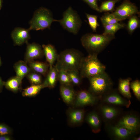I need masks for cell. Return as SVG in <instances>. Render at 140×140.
Instances as JSON below:
<instances>
[{"mask_svg":"<svg viewBox=\"0 0 140 140\" xmlns=\"http://www.w3.org/2000/svg\"><path fill=\"white\" fill-rule=\"evenodd\" d=\"M13 68L16 76L22 79L32 71L27 65V63L22 60H19L16 62L14 65Z\"/></svg>","mask_w":140,"mask_h":140,"instance_id":"21","label":"cell"},{"mask_svg":"<svg viewBox=\"0 0 140 140\" xmlns=\"http://www.w3.org/2000/svg\"><path fill=\"white\" fill-rule=\"evenodd\" d=\"M44 88L43 83L38 85L32 84L31 86L23 89L22 95L24 97H34L38 94L41 90Z\"/></svg>","mask_w":140,"mask_h":140,"instance_id":"23","label":"cell"},{"mask_svg":"<svg viewBox=\"0 0 140 140\" xmlns=\"http://www.w3.org/2000/svg\"><path fill=\"white\" fill-rule=\"evenodd\" d=\"M103 26L104 28V31L103 33V34L115 35V34L118 30L124 28L125 26V25L124 24L118 22Z\"/></svg>","mask_w":140,"mask_h":140,"instance_id":"26","label":"cell"},{"mask_svg":"<svg viewBox=\"0 0 140 140\" xmlns=\"http://www.w3.org/2000/svg\"><path fill=\"white\" fill-rule=\"evenodd\" d=\"M62 18L58 20L62 27L69 32L77 34L81 26L82 21L77 12L69 7L63 13Z\"/></svg>","mask_w":140,"mask_h":140,"instance_id":"6","label":"cell"},{"mask_svg":"<svg viewBox=\"0 0 140 140\" xmlns=\"http://www.w3.org/2000/svg\"><path fill=\"white\" fill-rule=\"evenodd\" d=\"M99 0V1H100V0Z\"/></svg>","mask_w":140,"mask_h":140,"instance_id":"41","label":"cell"},{"mask_svg":"<svg viewBox=\"0 0 140 140\" xmlns=\"http://www.w3.org/2000/svg\"><path fill=\"white\" fill-rule=\"evenodd\" d=\"M104 103L112 105L124 106L128 108L131 104L129 100L123 97L117 91L111 90L100 98Z\"/></svg>","mask_w":140,"mask_h":140,"instance_id":"9","label":"cell"},{"mask_svg":"<svg viewBox=\"0 0 140 140\" xmlns=\"http://www.w3.org/2000/svg\"><path fill=\"white\" fill-rule=\"evenodd\" d=\"M88 24L93 32H96L97 27L100 26L97 22L98 16L86 13Z\"/></svg>","mask_w":140,"mask_h":140,"instance_id":"31","label":"cell"},{"mask_svg":"<svg viewBox=\"0 0 140 140\" xmlns=\"http://www.w3.org/2000/svg\"><path fill=\"white\" fill-rule=\"evenodd\" d=\"M12 137L9 135H0V140H11Z\"/></svg>","mask_w":140,"mask_h":140,"instance_id":"36","label":"cell"},{"mask_svg":"<svg viewBox=\"0 0 140 140\" xmlns=\"http://www.w3.org/2000/svg\"><path fill=\"white\" fill-rule=\"evenodd\" d=\"M26 44L27 47L24 56V61L26 63L43 57V51L40 45L35 43L29 44L27 42Z\"/></svg>","mask_w":140,"mask_h":140,"instance_id":"12","label":"cell"},{"mask_svg":"<svg viewBox=\"0 0 140 140\" xmlns=\"http://www.w3.org/2000/svg\"><path fill=\"white\" fill-rule=\"evenodd\" d=\"M1 65H2V61H1V57H0V66H1Z\"/></svg>","mask_w":140,"mask_h":140,"instance_id":"40","label":"cell"},{"mask_svg":"<svg viewBox=\"0 0 140 140\" xmlns=\"http://www.w3.org/2000/svg\"><path fill=\"white\" fill-rule=\"evenodd\" d=\"M83 57V54L78 50L73 48L67 49L58 54L55 65L58 71H79Z\"/></svg>","mask_w":140,"mask_h":140,"instance_id":"2","label":"cell"},{"mask_svg":"<svg viewBox=\"0 0 140 140\" xmlns=\"http://www.w3.org/2000/svg\"><path fill=\"white\" fill-rule=\"evenodd\" d=\"M106 66L97 58V55L88 54L83 57L79 70L82 78H89L105 72Z\"/></svg>","mask_w":140,"mask_h":140,"instance_id":"3","label":"cell"},{"mask_svg":"<svg viewBox=\"0 0 140 140\" xmlns=\"http://www.w3.org/2000/svg\"><path fill=\"white\" fill-rule=\"evenodd\" d=\"M100 99L89 91L81 90L77 94L75 104L77 106L92 105L96 103Z\"/></svg>","mask_w":140,"mask_h":140,"instance_id":"11","label":"cell"},{"mask_svg":"<svg viewBox=\"0 0 140 140\" xmlns=\"http://www.w3.org/2000/svg\"><path fill=\"white\" fill-rule=\"evenodd\" d=\"M132 139L134 140H140V137L139 136L137 137L134 136L133 137Z\"/></svg>","mask_w":140,"mask_h":140,"instance_id":"38","label":"cell"},{"mask_svg":"<svg viewBox=\"0 0 140 140\" xmlns=\"http://www.w3.org/2000/svg\"><path fill=\"white\" fill-rule=\"evenodd\" d=\"M86 120L93 132L97 133L101 131V120L100 116L96 112L92 111L88 114L86 117Z\"/></svg>","mask_w":140,"mask_h":140,"instance_id":"15","label":"cell"},{"mask_svg":"<svg viewBox=\"0 0 140 140\" xmlns=\"http://www.w3.org/2000/svg\"><path fill=\"white\" fill-rule=\"evenodd\" d=\"M30 30L19 27L16 28L11 33V37L15 45H21L26 43L30 39Z\"/></svg>","mask_w":140,"mask_h":140,"instance_id":"13","label":"cell"},{"mask_svg":"<svg viewBox=\"0 0 140 140\" xmlns=\"http://www.w3.org/2000/svg\"><path fill=\"white\" fill-rule=\"evenodd\" d=\"M112 13L120 21L129 19L133 15H140L137 7L130 0H124Z\"/></svg>","mask_w":140,"mask_h":140,"instance_id":"7","label":"cell"},{"mask_svg":"<svg viewBox=\"0 0 140 140\" xmlns=\"http://www.w3.org/2000/svg\"><path fill=\"white\" fill-rule=\"evenodd\" d=\"M12 130L9 126L3 123H0V135H9L11 134Z\"/></svg>","mask_w":140,"mask_h":140,"instance_id":"34","label":"cell"},{"mask_svg":"<svg viewBox=\"0 0 140 140\" xmlns=\"http://www.w3.org/2000/svg\"><path fill=\"white\" fill-rule=\"evenodd\" d=\"M27 64L33 71L44 76L46 75L48 71L49 65L47 62L33 60Z\"/></svg>","mask_w":140,"mask_h":140,"instance_id":"20","label":"cell"},{"mask_svg":"<svg viewBox=\"0 0 140 140\" xmlns=\"http://www.w3.org/2000/svg\"><path fill=\"white\" fill-rule=\"evenodd\" d=\"M67 71L72 84L75 85H80L81 82L82 78L80 75L79 71Z\"/></svg>","mask_w":140,"mask_h":140,"instance_id":"29","label":"cell"},{"mask_svg":"<svg viewBox=\"0 0 140 140\" xmlns=\"http://www.w3.org/2000/svg\"><path fill=\"white\" fill-rule=\"evenodd\" d=\"M22 79L16 76L12 77L4 82V86L7 89L16 93L20 90Z\"/></svg>","mask_w":140,"mask_h":140,"instance_id":"22","label":"cell"},{"mask_svg":"<svg viewBox=\"0 0 140 140\" xmlns=\"http://www.w3.org/2000/svg\"><path fill=\"white\" fill-rule=\"evenodd\" d=\"M115 38V35L89 33L83 35L81 41L88 54L98 55Z\"/></svg>","mask_w":140,"mask_h":140,"instance_id":"1","label":"cell"},{"mask_svg":"<svg viewBox=\"0 0 140 140\" xmlns=\"http://www.w3.org/2000/svg\"><path fill=\"white\" fill-rule=\"evenodd\" d=\"M58 70L55 65L49 68L46 78L43 83L45 88H53L58 80Z\"/></svg>","mask_w":140,"mask_h":140,"instance_id":"17","label":"cell"},{"mask_svg":"<svg viewBox=\"0 0 140 140\" xmlns=\"http://www.w3.org/2000/svg\"><path fill=\"white\" fill-rule=\"evenodd\" d=\"M26 77L31 84L38 85L41 83L42 78L40 74L32 71L26 76Z\"/></svg>","mask_w":140,"mask_h":140,"instance_id":"32","label":"cell"},{"mask_svg":"<svg viewBox=\"0 0 140 140\" xmlns=\"http://www.w3.org/2000/svg\"><path fill=\"white\" fill-rule=\"evenodd\" d=\"M88 79L90 84L89 91L100 99L112 89L113 82L106 72Z\"/></svg>","mask_w":140,"mask_h":140,"instance_id":"4","label":"cell"},{"mask_svg":"<svg viewBox=\"0 0 140 140\" xmlns=\"http://www.w3.org/2000/svg\"><path fill=\"white\" fill-rule=\"evenodd\" d=\"M60 92L64 101L68 104L71 103L73 101L76 95L71 85H61Z\"/></svg>","mask_w":140,"mask_h":140,"instance_id":"18","label":"cell"},{"mask_svg":"<svg viewBox=\"0 0 140 140\" xmlns=\"http://www.w3.org/2000/svg\"><path fill=\"white\" fill-rule=\"evenodd\" d=\"M4 82L3 81L0 77V93L2 91L3 86H4Z\"/></svg>","mask_w":140,"mask_h":140,"instance_id":"37","label":"cell"},{"mask_svg":"<svg viewBox=\"0 0 140 140\" xmlns=\"http://www.w3.org/2000/svg\"><path fill=\"white\" fill-rule=\"evenodd\" d=\"M100 20L103 26L115 24L120 21L116 18L112 13L109 12L104 13L100 18Z\"/></svg>","mask_w":140,"mask_h":140,"instance_id":"28","label":"cell"},{"mask_svg":"<svg viewBox=\"0 0 140 140\" xmlns=\"http://www.w3.org/2000/svg\"><path fill=\"white\" fill-rule=\"evenodd\" d=\"M42 47L44 55L49 65V68L51 67L57 60L58 54L54 47L52 44H43Z\"/></svg>","mask_w":140,"mask_h":140,"instance_id":"16","label":"cell"},{"mask_svg":"<svg viewBox=\"0 0 140 140\" xmlns=\"http://www.w3.org/2000/svg\"><path fill=\"white\" fill-rule=\"evenodd\" d=\"M2 6V0H0V10L1 9Z\"/></svg>","mask_w":140,"mask_h":140,"instance_id":"39","label":"cell"},{"mask_svg":"<svg viewBox=\"0 0 140 140\" xmlns=\"http://www.w3.org/2000/svg\"><path fill=\"white\" fill-rule=\"evenodd\" d=\"M99 110L103 119L107 121L114 120L120 114V111L117 108L109 104L101 105Z\"/></svg>","mask_w":140,"mask_h":140,"instance_id":"14","label":"cell"},{"mask_svg":"<svg viewBox=\"0 0 140 140\" xmlns=\"http://www.w3.org/2000/svg\"><path fill=\"white\" fill-rule=\"evenodd\" d=\"M84 113L83 109L74 110L70 111L69 117L70 122L77 124L82 123L83 121Z\"/></svg>","mask_w":140,"mask_h":140,"instance_id":"24","label":"cell"},{"mask_svg":"<svg viewBox=\"0 0 140 140\" xmlns=\"http://www.w3.org/2000/svg\"><path fill=\"white\" fill-rule=\"evenodd\" d=\"M58 80L61 85H71L72 83L67 71L63 70L59 71Z\"/></svg>","mask_w":140,"mask_h":140,"instance_id":"30","label":"cell"},{"mask_svg":"<svg viewBox=\"0 0 140 140\" xmlns=\"http://www.w3.org/2000/svg\"><path fill=\"white\" fill-rule=\"evenodd\" d=\"M58 21V20L54 19L52 13L49 10L41 7L35 12L29 22L30 27L29 29L30 30L36 31L50 29L53 22Z\"/></svg>","mask_w":140,"mask_h":140,"instance_id":"5","label":"cell"},{"mask_svg":"<svg viewBox=\"0 0 140 140\" xmlns=\"http://www.w3.org/2000/svg\"><path fill=\"white\" fill-rule=\"evenodd\" d=\"M129 19L127 28L129 33L131 34L137 28L139 27L140 20L136 15L131 16Z\"/></svg>","mask_w":140,"mask_h":140,"instance_id":"27","label":"cell"},{"mask_svg":"<svg viewBox=\"0 0 140 140\" xmlns=\"http://www.w3.org/2000/svg\"><path fill=\"white\" fill-rule=\"evenodd\" d=\"M136 134L138 133L140 128V121L137 115L129 113L122 116L116 124Z\"/></svg>","mask_w":140,"mask_h":140,"instance_id":"8","label":"cell"},{"mask_svg":"<svg viewBox=\"0 0 140 140\" xmlns=\"http://www.w3.org/2000/svg\"><path fill=\"white\" fill-rule=\"evenodd\" d=\"M121 0H108L102 2L99 7V12H112L115 10V4Z\"/></svg>","mask_w":140,"mask_h":140,"instance_id":"25","label":"cell"},{"mask_svg":"<svg viewBox=\"0 0 140 140\" xmlns=\"http://www.w3.org/2000/svg\"><path fill=\"white\" fill-rule=\"evenodd\" d=\"M130 88L132 90L136 98L140 100V81L136 80L130 82Z\"/></svg>","mask_w":140,"mask_h":140,"instance_id":"33","label":"cell"},{"mask_svg":"<svg viewBox=\"0 0 140 140\" xmlns=\"http://www.w3.org/2000/svg\"><path fill=\"white\" fill-rule=\"evenodd\" d=\"M86 3L92 9L99 12V7L98 6L97 0H82Z\"/></svg>","mask_w":140,"mask_h":140,"instance_id":"35","label":"cell"},{"mask_svg":"<svg viewBox=\"0 0 140 140\" xmlns=\"http://www.w3.org/2000/svg\"><path fill=\"white\" fill-rule=\"evenodd\" d=\"M131 79L128 77L119 80L118 89L119 92L125 98L129 100L131 97L130 90V84Z\"/></svg>","mask_w":140,"mask_h":140,"instance_id":"19","label":"cell"},{"mask_svg":"<svg viewBox=\"0 0 140 140\" xmlns=\"http://www.w3.org/2000/svg\"><path fill=\"white\" fill-rule=\"evenodd\" d=\"M106 130L112 138L118 140H128L132 138L135 134L127 129L116 124H106Z\"/></svg>","mask_w":140,"mask_h":140,"instance_id":"10","label":"cell"}]
</instances>
